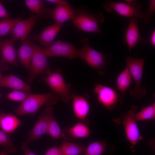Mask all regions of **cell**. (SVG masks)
Masks as SVG:
<instances>
[{
	"mask_svg": "<svg viewBox=\"0 0 155 155\" xmlns=\"http://www.w3.org/2000/svg\"><path fill=\"white\" fill-rule=\"evenodd\" d=\"M59 97V94L53 92L43 94L30 93L15 110V114L21 116L27 114L35 115L43 105L49 106L56 104Z\"/></svg>",
	"mask_w": 155,
	"mask_h": 155,
	"instance_id": "1",
	"label": "cell"
},
{
	"mask_svg": "<svg viewBox=\"0 0 155 155\" xmlns=\"http://www.w3.org/2000/svg\"><path fill=\"white\" fill-rule=\"evenodd\" d=\"M75 12L72 22L76 28L86 32L101 33L98 24L104 21V18L101 12H94L84 7L79 8Z\"/></svg>",
	"mask_w": 155,
	"mask_h": 155,
	"instance_id": "2",
	"label": "cell"
},
{
	"mask_svg": "<svg viewBox=\"0 0 155 155\" xmlns=\"http://www.w3.org/2000/svg\"><path fill=\"white\" fill-rule=\"evenodd\" d=\"M103 6L107 12L115 11L122 16L129 18L136 17L143 18L144 17V13L141 10L142 5L135 0H127L123 2L105 1Z\"/></svg>",
	"mask_w": 155,
	"mask_h": 155,
	"instance_id": "3",
	"label": "cell"
},
{
	"mask_svg": "<svg viewBox=\"0 0 155 155\" xmlns=\"http://www.w3.org/2000/svg\"><path fill=\"white\" fill-rule=\"evenodd\" d=\"M125 60L127 67L135 83V88L130 90L129 94L135 98L141 99L145 95L147 92L146 88L141 86L145 59L135 58L129 56Z\"/></svg>",
	"mask_w": 155,
	"mask_h": 155,
	"instance_id": "4",
	"label": "cell"
},
{
	"mask_svg": "<svg viewBox=\"0 0 155 155\" xmlns=\"http://www.w3.org/2000/svg\"><path fill=\"white\" fill-rule=\"evenodd\" d=\"M61 71L60 68H58L55 71L51 72L46 77L43 78L41 81L46 83L53 92L59 94L61 100L66 103L72 99L73 92L71 91V84L65 82Z\"/></svg>",
	"mask_w": 155,
	"mask_h": 155,
	"instance_id": "5",
	"label": "cell"
},
{
	"mask_svg": "<svg viewBox=\"0 0 155 155\" xmlns=\"http://www.w3.org/2000/svg\"><path fill=\"white\" fill-rule=\"evenodd\" d=\"M137 108L136 106L132 105L130 109L124 115L115 120V122L122 123L124 126L126 139L129 142L132 149L138 141L142 139L134 117Z\"/></svg>",
	"mask_w": 155,
	"mask_h": 155,
	"instance_id": "6",
	"label": "cell"
},
{
	"mask_svg": "<svg viewBox=\"0 0 155 155\" xmlns=\"http://www.w3.org/2000/svg\"><path fill=\"white\" fill-rule=\"evenodd\" d=\"M47 57H63L72 60L79 58L81 59L83 49H77L71 43L59 40L53 41L48 47L43 48Z\"/></svg>",
	"mask_w": 155,
	"mask_h": 155,
	"instance_id": "7",
	"label": "cell"
},
{
	"mask_svg": "<svg viewBox=\"0 0 155 155\" xmlns=\"http://www.w3.org/2000/svg\"><path fill=\"white\" fill-rule=\"evenodd\" d=\"M48 58L43 48L39 45L35 44L30 75L27 79L28 82L30 83L38 76L45 74L48 75L52 72Z\"/></svg>",
	"mask_w": 155,
	"mask_h": 155,
	"instance_id": "8",
	"label": "cell"
},
{
	"mask_svg": "<svg viewBox=\"0 0 155 155\" xmlns=\"http://www.w3.org/2000/svg\"><path fill=\"white\" fill-rule=\"evenodd\" d=\"M81 42L83 45V53L82 60L86 61L92 67L98 69L101 74L106 70L107 60L105 55L91 47L89 45V40L86 38H82Z\"/></svg>",
	"mask_w": 155,
	"mask_h": 155,
	"instance_id": "9",
	"label": "cell"
},
{
	"mask_svg": "<svg viewBox=\"0 0 155 155\" xmlns=\"http://www.w3.org/2000/svg\"><path fill=\"white\" fill-rule=\"evenodd\" d=\"M53 110L52 106H48L44 108L42 114L38 118V121L29 134L26 142L27 144L38 140L47 134L49 120L53 114Z\"/></svg>",
	"mask_w": 155,
	"mask_h": 155,
	"instance_id": "10",
	"label": "cell"
},
{
	"mask_svg": "<svg viewBox=\"0 0 155 155\" xmlns=\"http://www.w3.org/2000/svg\"><path fill=\"white\" fill-rule=\"evenodd\" d=\"M97 96L98 102L107 109L111 110L119 101V96L115 90L101 84H96L93 89Z\"/></svg>",
	"mask_w": 155,
	"mask_h": 155,
	"instance_id": "11",
	"label": "cell"
},
{
	"mask_svg": "<svg viewBox=\"0 0 155 155\" xmlns=\"http://www.w3.org/2000/svg\"><path fill=\"white\" fill-rule=\"evenodd\" d=\"M42 18L34 14L25 20H19L15 26L11 34L12 38L15 41L20 40L23 41L31 32L35 24Z\"/></svg>",
	"mask_w": 155,
	"mask_h": 155,
	"instance_id": "12",
	"label": "cell"
},
{
	"mask_svg": "<svg viewBox=\"0 0 155 155\" xmlns=\"http://www.w3.org/2000/svg\"><path fill=\"white\" fill-rule=\"evenodd\" d=\"M33 41L32 38L28 36L22 42L17 52L19 62L29 72L35 44Z\"/></svg>",
	"mask_w": 155,
	"mask_h": 155,
	"instance_id": "13",
	"label": "cell"
},
{
	"mask_svg": "<svg viewBox=\"0 0 155 155\" xmlns=\"http://www.w3.org/2000/svg\"><path fill=\"white\" fill-rule=\"evenodd\" d=\"M15 41L12 38H0V50L1 53V62L18 66L17 53L14 46Z\"/></svg>",
	"mask_w": 155,
	"mask_h": 155,
	"instance_id": "14",
	"label": "cell"
},
{
	"mask_svg": "<svg viewBox=\"0 0 155 155\" xmlns=\"http://www.w3.org/2000/svg\"><path fill=\"white\" fill-rule=\"evenodd\" d=\"M137 19L136 17L130 18L129 24L125 31L124 43L127 45L129 52L138 43L144 40L141 37L139 31Z\"/></svg>",
	"mask_w": 155,
	"mask_h": 155,
	"instance_id": "15",
	"label": "cell"
},
{
	"mask_svg": "<svg viewBox=\"0 0 155 155\" xmlns=\"http://www.w3.org/2000/svg\"><path fill=\"white\" fill-rule=\"evenodd\" d=\"M62 26V24L55 22L53 24L46 27L39 34H34V39L38 42L44 48H46L53 42Z\"/></svg>",
	"mask_w": 155,
	"mask_h": 155,
	"instance_id": "16",
	"label": "cell"
},
{
	"mask_svg": "<svg viewBox=\"0 0 155 155\" xmlns=\"http://www.w3.org/2000/svg\"><path fill=\"white\" fill-rule=\"evenodd\" d=\"M75 15L74 10L68 3L57 5L52 9L51 17L55 22L62 24L69 20H72Z\"/></svg>",
	"mask_w": 155,
	"mask_h": 155,
	"instance_id": "17",
	"label": "cell"
},
{
	"mask_svg": "<svg viewBox=\"0 0 155 155\" xmlns=\"http://www.w3.org/2000/svg\"><path fill=\"white\" fill-rule=\"evenodd\" d=\"M2 87L28 92L32 89L29 84L12 74L0 78V87Z\"/></svg>",
	"mask_w": 155,
	"mask_h": 155,
	"instance_id": "18",
	"label": "cell"
},
{
	"mask_svg": "<svg viewBox=\"0 0 155 155\" xmlns=\"http://www.w3.org/2000/svg\"><path fill=\"white\" fill-rule=\"evenodd\" d=\"M72 99L73 111L75 115L80 119H84L90 110L89 104L86 98L84 96L78 95L73 91Z\"/></svg>",
	"mask_w": 155,
	"mask_h": 155,
	"instance_id": "19",
	"label": "cell"
},
{
	"mask_svg": "<svg viewBox=\"0 0 155 155\" xmlns=\"http://www.w3.org/2000/svg\"><path fill=\"white\" fill-rule=\"evenodd\" d=\"M21 124V121L15 115L2 111L0 112V126L4 132L10 134Z\"/></svg>",
	"mask_w": 155,
	"mask_h": 155,
	"instance_id": "20",
	"label": "cell"
},
{
	"mask_svg": "<svg viewBox=\"0 0 155 155\" xmlns=\"http://www.w3.org/2000/svg\"><path fill=\"white\" fill-rule=\"evenodd\" d=\"M24 1L27 7L33 14L42 19L51 17L52 9L46 7L42 0H26Z\"/></svg>",
	"mask_w": 155,
	"mask_h": 155,
	"instance_id": "21",
	"label": "cell"
},
{
	"mask_svg": "<svg viewBox=\"0 0 155 155\" xmlns=\"http://www.w3.org/2000/svg\"><path fill=\"white\" fill-rule=\"evenodd\" d=\"M132 78L130 72L126 66L116 78V87L121 93L119 98L121 103L123 102L125 92L131 85Z\"/></svg>",
	"mask_w": 155,
	"mask_h": 155,
	"instance_id": "22",
	"label": "cell"
},
{
	"mask_svg": "<svg viewBox=\"0 0 155 155\" xmlns=\"http://www.w3.org/2000/svg\"><path fill=\"white\" fill-rule=\"evenodd\" d=\"M112 145L104 141L93 142L86 148L84 155H103Z\"/></svg>",
	"mask_w": 155,
	"mask_h": 155,
	"instance_id": "23",
	"label": "cell"
},
{
	"mask_svg": "<svg viewBox=\"0 0 155 155\" xmlns=\"http://www.w3.org/2000/svg\"><path fill=\"white\" fill-rule=\"evenodd\" d=\"M60 147L63 155H82L86 149L82 144L65 141Z\"/></svg>",
	"mask_w": 155,
	"mask_h": 155,
	"instance_id": "24",
	"label": "cell"
},
{
	"mask_svg": "<svg viewBox=\"0 0 155 155\" xmlns=\"http://www.w3.org/2000/svg\"><path fill=\"white\" fill-rule=\"evenodd\" d=\"M69 133L75 138H85L89 136L90 131L89 128L82 122H79L68 130Z\"/></svg>",
	"mask_w": 155,
	"mask_h": 155,
	"instance_id": "25",
	"label": "cell"
},
{
	"mask_svg": "<svg viewBox=\"0 0 155 155\" xmlns=\"http://www.w3.org/2000/svg\"><path fill=\"white\" fill-rule=\"evenodd\" d=\"M21 17L15 18L3 19L0 21V38L11 34L16 23Z\"/></svg>",
	"mask_w": 155,
	"mask_h": 155,
	"instance_id": "26",
	"label": "cell"
},
{
	"mask_svg": "<svg viewBox=\"0 0 155 155\" xmlns=\"http://www.w3.org/2000/svg\"><path fill=\"white\" fill-rule=\"evenodd\" d=\"M135 121H137L148 120L154 119L155 118V103L152 104L143 108L134 115Z\"/></svg>",
	"mask_w": 155,
	"mask_h": 155,
	"instance_id": "27",
	"label": "cell"
},
{
	"mask_svg": "<svg viewBox=\"0 0 155 155\" xmlns=\"http://www.w3.org/2000/svg\"><path fill=\"white\" fill-rule=\"evenodd\" d=\"M0 145L3 146L5 152L14 153L17 151V149L13 144L10 138V134L0 130Z\"/></svg>",
	"mask_w": 155,
	"mask_h": 155,
	"instance_id": "28",
	"label": "cell"
},
{
	"mask_svg": "<svg viewBox=\"0 0 155 155\" xmlns=\"http://www.w3.org/2000/svg\"><path fill=\"white\" fill-rule=\"evenodd\" d=\"M47 134L53 138L57 139L61 135L60 128L53 114L49 121Z\"/></svg>",
	"mask_w": 155,
	"mask_h": 155,
	"instance_id": "29",
	"label": "cell"
},
{
	"mask_svg": "<svg viewBox=\"0 0 155 155\" xmlns=\"http://www.w3.org/2000/svg\"><path fill=\"white\" fill-rule=\"evenodd\" d=\"M30 94L28 92L13 90L7 94L6 97L11 100L20 102L21 103L26 99Z\"/></svg>",
	"mask_w": 155,
	"mask_h": 155,
	"instance_id": "30",
	"label": "cell"
},
{
	"mask_svg": "<svg viewBox=\"0 0 155 155\" xmlns=\"http://www.w3.org/2000/svg\"><path fill=\"white\" fill-rule=\"evenodd\" d=\"M155 11V1L151 0L146 12L144 13L143 19L145 24H148L151 20V16Z\"/></svg>",
	"mask_w": 155,
	"mask_h": 155,
	"instance_id": "31",
	"label": "cell"
},
{
	"mask_svg": "<svg viewBox=\"0 0 155 155\" xmlns=\"http://www.w3.org/2000/svg\"><path fill=\"white\" fill-rule=\"evenodd\" d=\"M44 155H63L60 147L54 146L48 150Z\"/></svg>",
	"mask_w": 155,
	"mask_h": 155,
	"instance_id": "32",
	"label": "cell"
},
{
	"mask_svg": "<svg viewBox=\"0 0 155 155\" xmlns=\"http://www.w3.org/2000/svg\"><path fill=\"white\" fill-rule=\"evenodd\" d=\"M9 12L0 1V18H9Z\"/></svg>",
	"mask_w": 155,
	"mask_h": 155,
	"instance_id": "33",
	"label": "cell"
},
{
	"mask_svg": "<svg viewBox=\"0 0 155 155\" xmlns=\"http://www.w3.org/2000/svg\"><path fill=\"white\" fill-rule=\"evenodd\" d=\"M26 142L21 143V148L23 151L24 155H36L28 147Z\"/></svg>",
	"mask_w": 155,
	"mask_h": 155,
	"instance_id": "34",
	"label": "cell"
},
{
	"mask_svg": "<svg viewBox=\"0 0 155 155\" xmlns=\"http://www.w3.org/2000/svg\"><path fill=\"white\" fill-rule=\"evenodd\" d=\"M46 1L55 4L57 5H63L68 3L66 1L63 0H47Z\"/></svg>",
	"mask_w": 155,
	"mask_h": 155,
	"instance_id": "35",
	"label": "cell"
},
{
	"mask_svg": "<svg viewBox=\"0 0 155 155\" xmlns=\"http://www.w3.org/2000/svg\"><path fill=\"white\" fill-rule=\"evenodd\" d=\"M150 43L152 46H155V30H154L152 33L150 37Z\"/></svg>",
	"mask_w": 155,
	"mask_h": 155,
	"instance_id": "36",
	"label": "cell"
},
{
	"mask_svg": "<svg viewBox=\"0 0 155 155\" xmlns=\"http://www.w3.org/2000/svg\"><path fill=\"white\" fill-rule=\"evenodd\" d=\"M0 155H7L6 152L5 151L3 152L2 153L0 154Z\"/></svg>",
	"mask_w": 155,
	"mask_h": 155,
	"instance_id": "37",
	"label": "cell"
},
{
	"mask_svg": "<svg viewBox=\"0 0 155 155\" xmlns=\"http://www.w3.org/2000/svg\"><path fill=\"white\" fill-rule=\"evenodd\" d=\"M1 94L0 93V98H1Z\"/></svg>",
	"mask_w": 155,
	"mask_h": 155,
	"instance_id": "38",
	"label": "cell"
},
{
	"mask_svg": "<svg viewBox=\"0 0 155 155\" xmlns=\"http://www.w3.org/2000/svg\"><path fill=\"white\" fill-rule=\"evenodd\" d=\"M1 74H0V78H1Z\"/></svg>",
	"mask_w": 155,
	"mask_h": 155,
	"instance_id": "39",
	"label": "cell"
}]
</instances>
